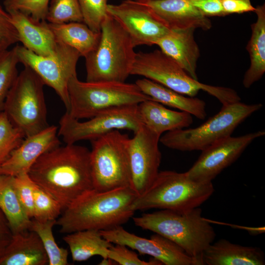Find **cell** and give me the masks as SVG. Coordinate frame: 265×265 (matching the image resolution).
Here are the masks:
<instances>
[{
	"label": "cell",
	"instance_id": "obj_11",
	"mask_svg": "<svg viewBox=\"0 0 265 265\" xmlns=\"http://www.w3.org/2000/svg\"><path fill=\"white\" fill-rule=\"evenodd\" d=\"M137 106L108 109L83 122L66 112L60 119L58 135L66 144H73L81 140L92 141L114 130H127L135 133L143 127Z\"/></svg>",
	"mask_w": 265,
	"mask_h": 265
},
{
	"label": "cell",
	"instance_id": "obj_10",
	"mask_svg": "<svg viewBox=\"0 0 265 265\" xmlns=\"http://www.w3.org/2000/svg\"><path fill=\"white\" fill-rule=\"evenodd\" d=\"M130 139L127 134L114 130L91 141L90 161L94 189L107 191L130 187Z\"/></svg>",
	"mask_w": 265,
	"mask_h": 265
},
{
	"label": "cell",
	"instance_id": "obj_13",
	"mask_svg": "<svg viewBox=\"0 0 265 265\" xmlns=\"http://www.w3.org/2000/svg\"><path fill=\"white\" fill-rule=\"evenodd\" d=\"M265 134L264 130L259 131L236 137L231 135L215 142L201 151L197 160L186 172L187 177L197 182H212L237 160L254 140Z\"/></svg>",
	"mask_w": 265,
	"mask_h": 265
},
{
	"label": "cell",
	"instance_id": "obj_30",
	"mask_svg": "<svg viewBox=\"0 0 265 265\" xmlns=\"http://www.w3.org/2000/svg\"><path fill=\"white\" fill-rule=\"evenodd\" d=\"M19 63L15 46L0 52V112L3 110L6 98L18 75Z\"/></svg>",
	"mask_w": 265,
	"mask_h": 265
},
{
	"label": "cell",
	"instance_id": "obj_5",
	"mask_svg": "<svg viewBox=\"0 0 265 265\" xmlns=\"http://www.w3.org/2000/svg\"><path fill=\"white\" fill-rule=\"evenodd\" d=\"M212 182H197L186 172L159 171L156 178L130 206L135 212L151 209L184 212L199 207L213 194Z\"/></svg>",
	"mask_w": 265,
	"mask_h": 265
},
{
	"label": "cell",
	"instance_id": "obj_25",
	"mask_svg": "<svg viewBox=\"0 0 265 265\" xmlns=\"http://www.w3.org/2000/svg\"><path fill=\"white\" fill-rule=\"evenodd\" d=\"M257 19L251 25V35L247 46L250 60V66L243 76L242 84L249 88L260 80L265 72V5L255 7Z\"/></svg>",
	"mask_w": 265,
	"mask_h": 265
},
{
	"label": "cell",
	"instance_id": "obj_38",
	"mask_svg": "<svg viewBox=\"0 0 265 265\" xmlns=\"http://www.w3.org/2000/svg\"><path fill=\"white\" fill-rule=\"evenodd\" d=\"M19 42L9 14L0 3V52Z\"/></svg>",
	"mask_w": 265,
	"mask_h": 265
},
{
	"label": "cell",
	"instance_id": "obj_4",
	"mask_svg": "<svg viewBox=\"0 0 265 265\" xmlns=\"http://www.w3.org/2000/svg\"><path fill=\"white\" fill-rule=\"evenodd\" d=\"M100 33L97 47L84 57L86 81L125 82L136 53L131 37L109 15L103 21Z\"/></svg>",
	"mask_w": 265,
	"mask_h": 265
},
{
	"label": "cell",
	"instance_id": "obj_19",
	"mask_svg": "<svg viewBox=\"0 0 265 265\" xmlns=\"http://www.w3.org/2000/svg\"><path fill=\"white\" fill-rule=\"evenodd\" d=\"M8 13L24 47L41 56L55 52L57 42L46 21L36 20L19 11Z\"/></svg>",
	"mask_w": 265,
	"mask_h": 265
},
{
	"label": "cell",
	"instance_id": "obj_39",
	"mask_svg": "<svg viewBox=\"0 0 265 265\" xmlns=\"http://www.w3.org/2000/svg\"><path fill=\"white\" fill-rule=\"evenodd\" d=\"M191 4L206 17L224 16L221 0H189Z\"/></svg>",
	"mask_w": 265,
	"mask_h": 265
},
{
	"label": "cell",
	"instance_id": "obj_29",
	"mask_svg": "<svg viewBox=\"0 0 265 265\" xmlns=\"http://www.w3.org/2000/svg\"><path fill=\"white\" fill-rule=\"evenodd\" d=\"M56 221V220L40 221L33 218L31 220L29 230L35 232L40 237L50 265H67L68 251L58 246L53 235V227Z\"/></svg>",
	"mask_w": 265,
	"mask_h": 265
},
{
	"label": "cell",
	"instance_id": "obj_1",
	"mask_svg": "<svg viewBox=\"0 0 265 265\" xmlns=\"http://www.w3.org/2000/svg\"><path fill=\"white\" fill-rule=\"evenodd\" d=\"M27 174L35 184L61 204L63 211L94 188L90 151L75 144L59 145L46 152Z\"/></svg>",
	"mask_w": 265,
	"mask_h": 265
},
{
	"label": "cell",
	"instance_id": "obj_3",
	"mask_svg": "<svg viewBox=\"0 0 265 265\" xmlns=\"http://www.w3.org/2000/svg\"><path fill=\"white\" fill-rule=\"evenodd\" d=\"M202 214L197 207L184 212L160 210L132 218L136 226L170 240L203 264V252L213 242L216 234Z\"/></svg>",
	"mask_w": 265,
	"mask_h": 265
},
{
	"label": "cell",
	"instance_id": "obj_32",
	"mask_svg": "<svg viewBox=\"0 0 265 265\" xmlns=\"http://www.w3.org/2000/svg\"><path fill=\"white\" fill-rule=\"evenodd\" d=\"M25 137L23 133L12 124L5 112H0V167Z\"/></svg>",
	"mask_w": 265,
	"mask_h": 265
},
{
	"label": "cell",
	"instance_id": "obj_24",
	"mask_svg": "<svg viewBox=\"0 0 265 265\" xmlns=\"http://www.w3.org/2000/svg\"><path fill=\"white\" fill-rule=\"evenodd\" d=\"M135 83L151 100L164 106L186 112L201 120L207 116L206 104L202 100L195 97L185 96L145 78L137 80Z\"/></svg>",
	"mask_w": 265,
	"mask_h": 265
},
{
	"label": "cell",
	"instance_id": "obj_18",
	"mask_svg": "<svg viewBox=\"0 0 265 265\" xmlns=\"http://www.w3.org/2000/svg\"><path fill=\"white\" fill-rule=\"evenodd\" d=\"M144 3L170 30L193 28L208 30L212 26L210 19L189 0H154Z\"/></svg>",
	"mask_w": 265,
	"mask_h": 265
},
{
	"label": "cell",
	"instance_id": "obj_14",
	"mask_svg": "<svg viewBox=\"0 0 265 265\" xmlns=\"http://www.w3.org/2000/svg\"><path fill=\"white\" fill-rule=\"evenodd\" d=\"M107 11L129 34L135 47L156 45L170 30L144 2L124 0L108 4Z\"/></svg>",
	"mask_w": 265,
	"mask_h": 265
},
{
	"label": "cell",
	"instance_id": "obj_2",
	"mask_svg": "<svg viewBox=\"0 0 265 265\" xmlns=\"http://www.w3.org/2000/svg\"><path fill=\"white\" fill-rule=\"evenodd\" d=\"M137 194L130 187L107 191L92 189L66 208L56 221L60 232L106 230L126 223L133 216L130 206Z\"/></svg>",
	"mask_w": 265,
	"mask_h": 265
},
{
	"label": "cell",
	"instance_id": "obj_6",
	"mask_svg": "<svg viewBox=\"0 0 265 265\" xmlns=\"http://www.w3.org/2000/svg\"><path fill=\"white\" fill-rule=\"evenodd\" d=\"M131 75L143 77L189 97H195L202 90L216 98L222 106L241 100L232 88L208 85L193 79L160 49L136 53Z\"/></svg>",
	"mask_w": 265,
	"mask_h": 265
},
{
	"label": "cell",
	"instance_id": "obj_9",
	"mask_svg": "<svg viewBox=\"0 0 265 265\" xmlns=\"http://www.w3.org/2000/svg\"><path fill=\"white\" fill-rule=\"evenodd\" d=\"M44 83L30 68L18 74L6 98L3 111L25 137L48 127Z\"/></svg>",
	"mask_w": 265,
	"mask_h": 265
},
{
	"label": "cell",
	"instance_id": "obj_31",
	"mask_svg": "<svg viewBox=\"0 0 265 265\" xmlns=\"http://www.w3.org/2000/svg\"><path fill=\"white\" fill-rule=\"evenodd\" d=\"M46 21L54 24L83 22L79 0H51Z\"/></svg>",
	"mask_w": 265,
	"mask_h": 265
},
{
	"label": "cell",
	"instance_id": "obj_36",
	"mask_svg": "<svg viewBox=\"0 0 265 265\" xmlns=\"http://www.w3.org/2000/svg\"><path fill=\"white\" fill-rule=\"evenodd\" d=\"M13 185L18 197L30 218L34 215V183L27 173L13 176Z\"/></svg>",
	"mask_w": 265,
	"mask_h": 265
},
{
	"label": "cell",
	"instance_id": "obj_37",
	"mask_svg": "<svg viewBox=\"0 0 265 265\" xmlns=\"http://www.w3.org/2000/svg\"><path fill=\"white\" fill-rule=\"evenodd\" d=\"M107 257L120 265H160L162 264L153 258L148 262L140 260L137 254L127 246L119 244H113L108 249Z\"/></svg>",
	"mask_w": 265,
	"mask_h": 265
},
{
	"label": "cell",
	"instance_id": "obj_7",
	"mask_svg": "<svg viewBox=\"0 0 265 265\" xmlns=\"http://www.w3.org/2000/svg\"><path fill=\"white\" fill-rule=\"evenodd\" d=\"M68 92L69 107L66 112L78 120L89 119L108 109L138 105L151 99L135 83L83 82L77 75L70 79Z\"/></svg>",
	"mask_w": 265,
	"mask_h": 265
},
{
	"label": "cell",
	"instance_id": "obj_40",
	"mask_svg": "<svg viewBox=\"0 0 265 265\" xmlns=\"http://www.w3.org/2000/svg\"><path fill=\"white\" fill-rule=\"evenodd\" d=\"M226 15L231 14H242L255 10L250 0H221Z\"/></svg>",
	"mask_w": 265,
	"mask_h": 265
},
{
	"label": "cell",
	"instance_id": "obj_8",
	"mask_svg": "<svg viewBox=\"0 0 265 265\" xmlns=\"http://www.w3.org/2000/svg\"><path fill=\"white\" fill-rule=\"evenodd\" d=\"M263 107L262 104H246L240 101L222 106L220 110L198 127L164 133L159 142L181 151H202L231 136L237 127Z\"/></svg>",
	"mask_w": 265,
	"mask_h": 265
},
{
	"label": "cell",
	"instance_id": "obj_20",
	"mask_svg": "<svg viewBox=\"0 0 265 265\" xmlns=\"http://www.w3.org/2000/svg\"><path fill=\"white\" fill-rule=\"evenodd\" d=\"M193 28L170 30L156 43L191 77L198 80L197 66L200 55Z\"/></svg>",
	"mask_w": 265,
	"mask_h": 265
},
{
	"label": "cell",
	"instance_id": "obj_43",
	"mask_svg": "<svg viewBox=\"0 0 265 265\" xmlns=\"http://www.w3.org/2000/svg\"><path fill=\"white\" fill-rule=\"evenodd\" d=\"M134 0L139 1V2H148V1H152L154 0Z\"/></svg>",
	"mask_w": 265,
	"mask_h": 265
},
{
	"label": "cell",
	"instance_id": "obj_41",
	"mask_svg": "<svg viewBox=\"0 0 265 265\" xmlns=\"http://www.w3.org/2000/svg\"><path fill=\"white\" fill-rule=\"evenodd\" d=\"M13 235L7 219L0 209V258L10 242Z\"/></svg>",
	"mask_w": 265,
	"mask_h": 265
},
{
	"label": "cell",
	"instance_id": "obj_23",
	"mask_svg": "<svg viewBox=\"0 0 265 265\" xmlns=\"http://www.w3.org/2000/svg\"><path fill=\"white\" fill-rule=\"evenodd\" d=\"M48 258L42 241L34 231L13 234L0 258V265H45Z\"/></svg>",
	"mask_w": 265,
	"mask_h": 265
},
{
	"label": "cell",
	"instance_id": "obj_21",
	"mask_svg": "<svg viewBox=\"0 0 265 265\" xmlns=\"http://www.w3.org/2000/svg\"><path fill=\"white\" fill-rule=\"evenodd\" d=\"M203 265H264L265 256L258 247L242 246L220 239L202 254Z\"/></svg>",
	"mask_w": 265,
	"mask_h": 265
},
{
	"label": "cell",
	"instance_id": "obj_27",
	"mask_svg": "<svg viewBox=\"0 0 265 265\" xmlns=\"http://www.w3.org/2000/svg\"><path fill=\"white\" fill-rule=\"evenodd\" d=\"M63 239L69 247L73 260L77 262L87 260L94 256L106 258L108 250L112 245L97 230L69 233Z\"/></svg>",
	"mask_w": 265,
	"mask_h": 265
},
{
	"label": "cell",
	"instance_id": "obj_33",
	"mask_svg": "<svg viewBox=\"0 0 265 265\" xmlns=\"http://www.w3.org/2000/svg\"><path fill=\"white\" fill-rule=\"evenodd\" d=\"M33 218L40 221L56 220L63 211L61 204L34 183Z\"/></svg>",
	"mask_w": 265,
	"mask_h": 265
},
{
	"label": "cell",
	"instance_id": "obj_35",
	"mask_svg": "<svg viewBox=\"0 0 265 265\" xmlns=\"http://www.w3.org/2000/svg\"><path fill=\"white\" fill-rule=\"evenodd\" d=\"M50 0H4L6 11H19L38 21H46Z\"/></svg>",
	"mask_w": 265,
	"mask_h": 265
},
{
	"label": "cell",
	"instance_id": "obj_42",
	"mask_svg": "<svg viewBox=\"0 0 265 265\" xmlns=\"http://www.w3.org/2000/svg\"><path fill=\"white\" fill-rule=\"evenodd\" d=\"M102 259V261L99 264L100 265H113L116 264L114 261L108 257Z\"/></svg>",
	"mask_w": 265,
	"mask_h": 265
},
{
	"label": "cell",
	"instance_id": "obj_15",
	"mask_svg": "<svg viewBox=\"0 0 265 265\" xmlns=\"http://www.w3.org/2000/svg\"><path fill=\"white\" fill-rule=\"evenodd\" d=\"M134 134L130 139L128 153L130 187L139 196L148 189L159 172L161 136L143 126Z\"/></svg>",
	"mask_w": 265,
	"mask_h": 265
},
{
	"label": "cell",
	"instance_id": "obj_22",
	"mask_svg": "<svg viewBox=\"0 0 265 265\" xmlns=\"http://www.w3.org/2000/svg\"><path fill=\"white\" fill-rule=\"evenodd\" d=\"M137 109L143 126L160 136L168 132L187 128L193 123L190 113L168 109L151 99L139 104Z\"/></svg>",
	"mask_w": 265,
	"mask_h": 265
},
{
	"label": "cell",
	"instance_id": "obj_34",
	"mask_svg": "<svg viewBox=\"0 0 265 265\" xmlns=\"http://www.w3.org/2000/svg\"><path fill=\"white\" fill-rule=\"evenodd\" d=\"M108 0H79L83 22L96 32H100L103 21L109 15L107 11Z\"/></svg>",
	"mask_w": 265,
	"mask_h": 265
},
{
	"label": "cell",
	"instance_id": "obj_26",
	"mask_svg": "<svg viewBox=\"0 0 265 265\" xmlns=\"http://www.w3.org/2000/svg\"><path fill=\"white\" fill-rule=\"evenodd\" d=\"M49 25L57 42L74 48L84 57L96 49L100 41V32L92 30L82 22Z\"/></svg>",
	"mask_w": 265,
	"mask_h": 265
},
{
	"label": "cell",
	"instance_id": "obj_28",
	"mask_svg": "<svg viewBox=\"0 0 265 265\" xmlns=\"http://www.w3.org/2000/svg\"><path fill=\"white\" fill-rule=\"evenodd\" d=\"M12 179V176L0 174V209L15 234L28 230L31 219L18 197Z\"/></svg>",
	"mask_w": 265,
	"mask_h": 265
},
{
	"label": "cell",
	"instance_id": "obj_16",
	"mask_svg": "<svg viewBox=\"0 0 265 265\" xmlns=\"http://www.w3.org/2000/svg\"><path fill=\"white\" fill-rule=\"evenodd\" d=\"M100 233L111 243L123 244L142 255L151 256L162 265H203L201 261L190 256L180 246L157 234L148 239L131 233L121 226Z\"/></svg>",
	"mask_w": 265,
	"mask_h": 265
},
{
	"label": "cell",
	"instance_id": "obj_17",
	"mask_svg": "<svg viewBox=\"0 0 265 265\" xmlns=\"http://www.w3.org/2000/svg\"><path fill=\"white\" fill-rule=\"evenodd\" d=\"M58 127L49 126L25 137L0 167V174L16 176L27 173L36 160L46 152L60 145Z\"/></svg>",
	"mask_w": 265,
	"mask_h": 265
},
{
	"label": "cell",
	"instance_id": "obj_12",
	"mask_svg": "<svg viewBox=\"0 0 265 265\" xmlns=\"http://www.w3.org/2000/svg\"><path fill=\"white\" fill-rule=\"evenodd\" d=\"M19 62L31 69L45 85L52 88L63 103L66 110L69 107L68 84L77 75L79 53L74 48L57 42L55 52L47 56L37 55L23 46H15Z\"/></svg>",
	"mask_w": 265,
	"mask_h": 265
}]
</instances>
